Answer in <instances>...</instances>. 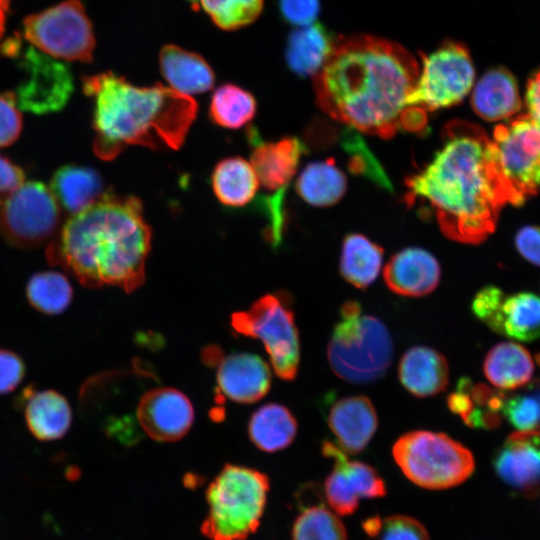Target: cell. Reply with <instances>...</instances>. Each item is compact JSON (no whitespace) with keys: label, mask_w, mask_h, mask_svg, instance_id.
Instances as JSON below:
<instances>
[{"label":"cell","mask_w":540,"mask_h":540,"mask_svg":"<svg viewBox=\"0 0 540 540\" xmlns=\"http://www.w3.org/2000/svg\"><path fill=\"white\" fill-rule=\"evenodd\" d=\"M222 30L232 31L253 23L262 13L264 0H195Z\"/></svg>","instance_id":"cell-36"},{"label":"cell","mask_w":540,"mask_h":540,"mask_svg":"<svg viewBox=\"0 0 540 540\" xmlns=\"http://www.w3.org/2000/svg\"><path fill=\"white\" fill-rule=\"evenodd\" d=\"M343 142L350 153L349 168L351 172L369 177L384 188L391 189V184L376 158L369 151L365 142L357 134L347 132Z\"/></svg>","instance_id":"cell-38"},{"label":"cell","mask_w":540,"mask_h":540,"mask_svg":"<svg viewBox=\"0 0 540 540\" xmlns=\"http://www.w3.org/2000/svg\"><path fill=\"white\" fill-rule=\"evenodd\" d=\"M393 356V343L386 325L364 314L361 304L343 303L327 346L333 372L353 384H369L382 378Z\"/></svg>","instance_id":"cell-5"},{"label":"cell","mask_w":540,"mask_h":540,"mask_svg":"<svg viewBox=\"0 0 540 540\" xmlns=\"http://www.w3.org/2000/svg\"><path fill=\"white\" fill-rule=\"evenodd\" d=\"M282 18L296 28L316 22L320 11L319 0H279Z\"/></svg>","instance_id":"cell-42"},{"label":"cell","mask_w":540,"mask_h":540,"mask_svg":"<svg viewBox=\"0 0 540 540\" xmlns=\"http://www.w3.org/2000/svg\"><path fill=\"white\" fill-rule=\"evenodd\" d=\"M333 40L318 22L295 28L288 36L285 49L289 69L300 77L314 76L326 61Z\"/></svg>","instance_id":"cell-25"},{"label":"cell","mask_w":540,"mask_h":540,"mask_svg":"<svg viewBox=\"0 0 540 540\" xmlns=\"http://www.w3.org/2000/svg\"><path fill=\"white\" fill-rule=\"evenodd\" d=\"M256 109V100L249 91L226 83L214 91L209 116L220 127L238 129L253 119Z\"/></svg>","instance_id":"cell-32"},{"label":"cell","mask_w":540,"mask_h":540,"mask_svg":"<svg viewBox=\"0 0 540 540\" xmlns=\"http://www.w3.org/2000/svg\"><path fill=\"white\" fill-rule=\"evenodd\" d=\"M20 64L27 73V79L14 93L18 107L36 114L63 108L73 91L69 68L33 46L25 51Z\"/></svg>","instance_id":"cell-13"},{"label":"cell","mask_w":540,"mask_h":540,"mask_svg":"<svg viewBox=\"0 0 540 540\" xmlns=\"http://www.w3.org/2000/svg\"><path fill=\"white\" fill-rule=\"evenodd\" d=\"M11 0H0V37L5 30L6 17L9 11Z\"/></svg>","instance_id":"cell-48"},{"label":"cell","mask_w":540,"mask_h":540,"mask_svg":"<svg viewBox=\"0 0 540 540\" xmlns=\"http://www.w3.org/2000/svg\"><path fill=\"white\" fill-rule=\"evenodd\" d=\"M59 221V204L41 182L23 183L0 202V234L17 247L43 244L54 234Z\"/></svg>","instance_id":"cell-11"},{"label":"cell","mask_w":540,"mask_h":540,"mask_svg":"<svg viewBox=\"0 0 540 540\" xmlns=\"http://www.w3.org/2000/svg\"><path fill=\"white\" fill-rule=\"evenodd\" d=\"M505 293L496 286H486L478 291L472 301L473 314L486 325L495 315Z\"/></svg>","instance_id":"cell-44"},{"label":"cell","mask_w":540,"mask_h":540,"mask_svg":"<svg viewBox=\"0 0 540 540\" xmlns=\"http://www.w3.org/2000/svg\"><path fill=\"white\" fill-rule=\"evenodd\" d=\"M398 377L403 387L414 396H435L448 385L449 366L446 358L437 350L414 346L401 357Z\"/></svg>","instance_id":"cell-21"},{"label":"cell","mask_w":540,"mask_h":540,"mask_svg":"<svg viewBox=\"0 0 540 540\" xmlns=\"http://www.w3.org/2000/svg\"><path fill=\"white\" fill-rule=\"evenodd\" d=\"M324 493L329 506L340 516L352 515L359 506V497L350 486L343 471L334 464L324 483Z\"/></svg>","instance_id":"cell-40"},{"label":"cell","mask_w":540,"mask_h":540,"mask_svg":"<svg viewBox=\"0 0 540 540\" xmlns=\"http://www.w3.org/2000/svg\"><path fill=\"white\" fill-rule=\"evenodd\" d=\"M50 187L58 204L72 214L104 195L102 178L90 167L65 165L54 173Z\"/></svg>","instance_id":"cell-27"},{"label":"cell","mask_w":540,"mask_h":540,"mask_svg":"<svg viewBox=\"0 0 540 540\" xmlns=\"http://www.w3.org/2000/svg\"><path fill=\"white\" fill-rule=\"evenodd\" d=\"M416 84L407 98L408 107L434 111L460 103L471 90L475 68L468 48L445 41L429 54H421Z\"/></svg>","instance_id":"cell-9"},{"label":"cell","mask_w":540,"mask_h":540,"mask_svg":"<svg viewBox=\"0 0 540 540\" xmlns=\"http://www.w3.org/2000/svg\"><path fill=\"white\" fill-rule=\"evenodd\" d=\"M22 130V116L13 92L0 94V148L11 145Z\"/></svg>","instance_id":"cell-41"},{"label":"cell","mask_w":540,"mask_h":540,"mask_svg":"<svg viewBox=\"0 0 540 540\" xmlns=\"http://www.w3.org/2000/svg\"><path fill=\"white\" fill-rule=\"evenodd\" d=\"M231 326L239 334L260 340L275 374L293 380L300 362V341L293 310L280 294H266L248 310L235 312Z\"/></svg>","instance_id":"cell-8"},{"label":"cell","mask_w":540,"mask_h":540,"mask_svg":"<svg viewBox=\"0 0 540 540\" xmlns=\"http://www.w3.org/2000/svg\"><path fill=\"white\" fill-rule=\"evenodd\" d=\"M441 269L436 258L420 248H406L393 255L384 268L388 288L401 296L421 297L439 284Z\"/></svg>","instance_id":"cell-18"},{"label":"cell","mask_w":540,"mask_h":540,"mask_svg":"<svg viewBox=\"0 0 540 540\" xmlns=\"http://www.w3.org/2000/svg\"><path fill=\"white\" fill-rule=\"evenodd\" d=\"M496 475L515 494L530 499L540 493V431L510 434L492 458Z\"/></svg>","instance_id":"cell-15"},{"label":"cell","mask_w":540,"mask_h":540,"mask_svg":"<svg viewBox=\"0 0 540 540\" xmlns=\"http://www.w3.org/2000/svg\"><path fill=\"white\" fill-rule=\"evenodd\" d=\"M20 403L28 429L37 439L57 440L69 430L72 411L67 399L57 391L27 387Z\"/></svg>","instance_id":"cell-20"},{"label":"cell","mask_w":540,"mask_h":540,"mask_svg":"<svg viewBox=\"0 0 540 540\" xmlns=\"http://www.w3.org/2000/svg\"><path fill=\"white\" fill-rule=\"evenodd\" d=\"M159 66L170 88L188 96L210 90L215 82L212 68L201 55L176 45L161 48Z\"/></svg>","instance_id":"cell-23"},{"label":"cell","mask_w":540,"mask_h":540,"mask_svg":"<svg viewBox=\"0 0 540 540\" xmlns=\"http://www.w3.org/2000/svg\"><path fill=\"white\" fill-rule=\"evenodd\" d=\"M491 140L501 172L523 204L540 192V127L519 115L497 125Z\"/></svg>","instance_id":"cell-12"},{"label":"cell","mask_w":540,"mask_h":540,"mask_svg":"<svg viewBox=\"0 0 540 540\" xmlns=\"http://www.w3.org/2000/svg\"><path fill=\"white\" fill-rule=\"evenodd\" d=\"M204 361L217 365L216 379L222 393L230 400L250 404L263 398L271 386L267 363L252 353L222 356L217 347H207Z\"/></svg>","instance_id":"cell-17"},{"label":"cell","mask_w":540,"mask_h":540,"mask_svg":"<svg viewBox=\"0 0 540 540\" xmlns=\"http://www.w3.org/2000/svg\"><path fill=\"white\" fill-rule=\"evenodd\" d=\"M30 304L40 312L55 315L63 312L72 300L73 290L61 273L45 271L34 274L27 283Z\"/></svg>","instance_id":"cell-33"},{"label":"cell","mask_w":540,"mask_h":540,"mask_svg":"<svg viewBox=\"0 0 540 540\" xmlns=\"http://www.w3.org/2000/svg\"><path fill=\"white\" fill-rule=\"evenodd\" d=\"M297 434V421L288 408L269 403L251 416L248 435L253 444L265 451L276 452L288 447Z\"/></svg>","instance_id":"cell-29"},{"label":"cell","mask_w":540,"mask_h":540,"mask_svg":"<svg viewBox=\"0 0 540 540\" xmlns=\"http://www.w3.org/2000/svg\"><path fill=\"white\" fill-rule=\"evenodd\" d=\"M502 414L519 430L540 429V400L530 387L506 398Z\"/></svg>","instance_id":"cell-39"},{"label":"cell","mask_w":540,"mask_h":540,"mask_svg":"<svg viewBox=\"0 0 540 540\" xmlns=\"http://www.w3.org/2000/svg\"><path fill=\"white\" fill-rule=\"evenodd\" d=\"M521 104L517 80L505 67L486 71L471 96L474 112L490 122L510 118L521 109Z\"/></svg>","instance_id":"cell-22"},{"label":"cell","mask_w":540,"mask_h":540,"mask_svg":"<svg viewBox=\"0 0 540 540\" xmlns=\"http://www.w3.org/2000/svg\"><path fill=\"white\" fill-rule=\"evenodd\" d=\"M328 425L344 452L359 453L373 438L378 419L369 398L349 396L331 406Z\"/></svg>","instance_id":"cell-19"},{"label":"cell","mask_w":540,"mask_h":540,"mask_svg":"<svg viewBox=\"0 0 540 540\" xmlns=\"http://www.w3.org/2000/svg\"><path fill=\"white\" fill-rule=\"evenodd\" d=\"M487 326L495 333L522 342L540 338V297L531 292L505 295Z\"/></svg>","instance_id":"cell-24"},{"label":"cell","mask_w":540,"mask_h":540,"mask_svg":"<svg viewBox=\"0 0 540 540\" xmlns=\"http://www.w3.org/2000/svg\"><path fill=\"white\" fill-rule=\"evenodd\" d=\"M392 454L404 475L425 489L455 487L465 482L475 469L471 451L441 432L405 433L394 443Z\"/></svg>","instance_id":"cell-7"},{"label":"cell","mask_w":540,"mask_h":540,"mask_svg":"<svg viewBox=\"0 0 540 540\" xmlns=\"http://www.w3.org/2000/svg\"><path fill=\"white\" fill-rule=\"evenodd\" d=\"M346 187V176L332 158L308 164L296 181L298 195L316 207L337 203Z\"/></svg>","instance_id":"cell-30"},{"label":"cell","mask_w":540,"mask_h":540,"mask_svg":"<svg viewBox=\"0 0 540 540\" xmlns=\"http://www.w3.org/2000/svg\"><path fill=\"white\" fill-rule=\"evenodd\" d=\"M483 370L495 387L518 389L528 384L533 376V359L526 348L515 342H501L487 353Z\"/></svg>","instance_id":"cell-26"},{"label":"cell","mask_w":540,"mask_h":540,"mask_svg":"<svg viewBox=\"0 0 540 540\" xmlns=\"http://www.w3.org/2000/svg\"><path fill=\"white\" fill-rule=\"evenodd\" d=\"M150 242L140 200L104 194L67 220L48 256L87 287L132 292L144 282Z\"/></svg>","instance_id":"cell-3"},{"label":"cell","mask_w":540,"mask_h":540,"mask_svg":"<svg viewBox=\"0 0 540 540\" xmlns=\"http://www.w3.org/2000/svg\"><path fill=\"white\" fill-rule=\"evenodd\" d=\"M518 252L530 263L540 266V227L525 226L515 237Z\"/></svg>","instance_id":"cell-45"},{"label":"cell","mask_w":540,"mask_h":540,"mask_svg":"<svg viewBox=\"0 0 540 540\" xmlns=\"http://www.w3.org/2000/svg\"><path fill=\"white\" fill-rule=\"evenodd\" d=\"M211 184L217 199L231 208L249 205L260 187L251 163L241 157H229L218 162L211 176Z\"/></svg>","instance_id":"cell-28"},{"label":"cell","mask_w":540,"mask_h":540,"mask_svg":"<svg viewBox=\"0 0 540 540\" xmlns=\"http://www.w3.org/2000/svg\"><path fill=\"white\" fill-rule=\"evenodd\" d=\"M24 38L58 60L91 62L95 49L92 23L80 0H65L24 19Z\"/></svg>","instance_id":"cell-10"},{"label":"cell","mask_w":540,"mask_h":540,"mask_svg":"<svg viewBox=\"0 0 540 540\" xmlns=\"http://www.w3.org/2000/svg\"><path fill=\"white\" fill-rule=\"evenodd\" d=\"M442 147L406 180V200L427 202L450 239L477 244L493 233L502 207L522 203L499 167L486 132L465 120L443 128Z\"/></svg>","instance_id":"cell-1"},{"label":"cell","mask_w":540,"mask_h":540,"mask_svg":"<svg viewBox=\"0 0 540 540\" xmlns=\"http://www.w3.org/2000/svg\"><path fill=\"white\" fill-rule=\"evenodd\" d=\"M322 453L343 471L350 486L361 498H381L386 495V485L378 472L369 464L350 461L345 452L331 441H324Z\"/></svg>","instance_id":"cell-34"},{"label":"cell","mask_w":540,"mask_h":540,"mask_svg":"<svg viewBox=\"0 0 540 540\" xmlns=\"http://www.w3.org/2000/svg\"><path fill=\"white\" fill-rule=\"evenodd\" d=\"M420 62L396 42L372 35L334 38L313 76L319 108L331 118L383 138L400 128Z\"/></svg>","instance_id":"cell-2"},{"label":"cell","mask_w":540,"mask_h":540,"mask_svg":"<svg viewBox=\"0 0 540 540\" xmlns=\"http://www.w3.org/2000/svg\"><path fill=\"white\" fill-rule=\"evenodd\" d=\"M136 418L151 439L173 442L190 430L194 409L189 398L181 391L171 387H155L140 397Z\"/></svg>","instance_id":"cell-16"},{"label":"cell","mask_w":540,"mask_h":540,"mask_svg":"<svg viewBox=\"0 0 540 540\" xmlns=\"http://www.w3.org/2000/svg\"><path fill=\"white\" fill-rule=\"evenodd\" d=\"M383 250L361 234L345 237L340 258L343 278L359 289L367 288L378 276Z\"/></svg>","instance_id":"cell-31"},{"label":"cell","mask_w":540,"mask_h":540,"mask_svg":"<svg viewBox=\"0 0 540 540\" xmlns=\"http://www.w3.org/2000/svg\"><path fill=\"white\" fill-rule=\"evenodd\" d=\"M22 169L8 158L0 155V194L10 193L23 184Z\"/></svg>","instance_id":"cell-46"},{"label":"cell","mask_w":540,"mask_h":540,"mask_svg":"<svg viewBox=\"0 0 540 540\" xmlns=\"http://www.w3.org/2000/svg\"><path fill=\"white\" fill-rule=\"evenodd\" d=\"M83 91L94 101V151L114 159L127 146L177 150L197 114L188 95L160 83L140 87L113 72L83 78Z\"/></svg>","instance_id":"cell-4"},{"label":"cell","mask_w":540,"mask_h":540,"mask_svg":"<svg viewBox=\"0 0 540 540\" xmlns=\"http://www.w3.org/2000/svg\"><path fill=\"white\" fill-rule=\"evenodd\" d=\"M368 540H430L426 528L416 519L406 515H378L362 522Z\"/></svg>","instance_id":"cell-37"},{"label":"cell","mask_w":540,"mask_h":540,"mask_svg":"<svg viewBox=\"0 0 540 540\" xmlns=\"http://www.w3.org/2000/svg\"><path fill=\"white\" fill-rule=\"evenodd\" d=\"M525 105L526 114L540 127V69L533 73L527 81Z\"/></svg>","instance_id":"cell-47"},{"label":"cell","mask_w":540,"mask_h":540,"mask_svg":"<svg viewBox=\"0 0 540 540\" xmlns=\"http://www.w3.org/2000/svg\"><path fill=\"white\" fill-rule=\"evenodd\" d=\"M25 366L14 352L0 349V394L13 391L22 381Z\"/></svg>","instance_id":"cell-43"},{"label":"cell","mask_w":540,"mask_h":540,"mask_svg":"<svg viewBox=\"0 0 540 540\" xmlns=\"http://www.w3.org/2000/svg\"><path fill=\"white\" fill-rule=\"evenodd\" d=\"M269 481L265 474L227 464L209 485L202 533L210 540H245L260 522Z\"/></svg>","instance_id":"cell-6"},{"label":"cell","mask_w":540,"mask_h":540,"mask_svg":"<svg viewBox=\"0 0 540 540\" xmlns=\"http://www.w3.org/2000/svg\"><path fill=\"white\" fill-rule=\"evenodd\" d=\"M293 540H347L342 521L323 504L304 506L292 528Z\"/></svg>","instance_id":"cell-35"},{"label":"cell","mask_w":540,"mask_h":540,"mask_svg":"<svg viewBox=\"0 0 540 540\" xmlns=\"http://www.w3.org/2000/svg\"><path fill=\"white\" fill-rule=\"evenodd\" d=\"M249 140L253 146L250 163L260 186L270 192L261 204L266 207H283L288 185L306 151L305 144L297 137L266 142L255 129L249 132Z\"/></svg>","instance_id":"cell-14"}]
</instances>
